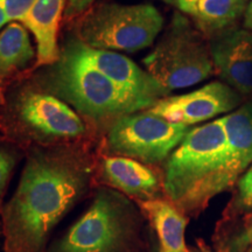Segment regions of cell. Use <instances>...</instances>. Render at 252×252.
<instances>
[{
	"instance_id": "6da1fadb",
	"label": "cell",
	"mask_w": 252,
	"mask_h": 252,
	"mask_svg": "<svg viewBox=\"0 0 252 252\" xmlns=\"http://www.w3.org/2000/svg\"><path fill=\"white\" fill-rule=\"evenodd\" d=\"M91 168L69 152L35 151L2 207L4 252H48L59 223L87 193Z\"/></svg>"
},
{
	"instance_id": "7a4b0ae2",
	"label": "cell",
	"mask_w": 252,
	"mask_h": 252,
	"mask_svg": "<svg viewBox=\"0 0 252 252\" xmlns=\"http://www.w3.org/2000/svg\"><path fill=\"white\" fill-rule=\"evenodd\" d=\"M228 157L222 118L189 130L166 162L163 189L168 200L182 212L203 209L225 190Z\"/></svg>"
},
{
	"instance_id": "3957f363",
	"label": "cell",
	"mask_w": 252,
	"mask_h": 252,
	"mask_svg": "<svg viewBox=\"0 0 252 252\" xmlns=\"http://www.w3.org/2000/svg\"><path fill=\"white\" fill-rule=\"evenodd\" d=\"M141 215L130 198L115 189L100 188L86 213L48 252H134Z\"/></svg>"
},
{
	"instance_id": "277c9868",
	"label": "cell",
	"mask_w": 252,
	"mask_h": 252,
	"mask_svg": "<svg viewBox=\"0 0 252 252\" xmlns=\"http://www.w3.org/2000/svg\"><path fill=\"white\" fill-rule=\"evenodd\" d=\"M50 71L48 81L52 91L89 117H122L150 109L146 103L119 88L88 62L69 41Z\"/></svg>"
},
{
	"instance_id": "5b68a950",
	"label": "cell",
	"mask_w": 252,
	"mask_h": 252,
	"mask_svg": "<svg viewBox=\"0 0 252 252\" xmlns=\"http://www.w3.org/2000/svg\"><path fill=\"white\" fill-rule=\"evenodd\" d=\"M143 62L147 72L168 93L195 86L215 71L204 34L180 13L174 14L156 48Z\"/></svg>"
},
{
	"instance_id": "8992f818",
	"label": "cell",
	"mask_w": 252,
	"mask_h": 252,
	"mask_svg": "<svg viewBox=\"0 0 252 252\" xmlns=\"http://www.w3.org/2000/svg\"><path fill=\"white\" fill-rule=\"evenodd\" d=\"M162 27V15L153 5L105 2L82 18L77 39L94 49L133 53L152 45Z\"/></svg>"
},
{
	"instance_id": "52a82bcc",
	"label": "cell",
	"mask_w": 252,
	"mask_h": 252,
	"mask_svg": "<svg viewBox=\"0 0 252 252\" xmlns=\"http://www.w3.org/2000/svg\"><path fill=\"white\" fill-rule=\"evenodd\" d=\"M188 126L174 124L151 112L130 113L119 117L109 132L112 153L143 162L165 160L181 144Z\"/></svg>"
},
{
	"instance_id": "ba28073f",
	"label": "cell",
	"mask_w": 252,
	"mask_h": 252,
	"mask_svg": "<svg viewBox=\"0 0 252 252\" xmlns=\"http://www.w3.org/2000/svg\"><path fill=\"white\" fill-rule=\"evenodd\" d=\"M241 102L242 94L228 84L212 82L191 93L165 97L147 111L174 124L189 126L232 112Z\"/></svg>"
},
{
	"instance_id": "9c48e42d",
	"label": "cell",
	"mask_w": 252,
	"mask_h": 252,
	"mask_svg": "<svg viewBox=\"0 0 252 252\" xmlns=\"http://www.w3.org/2000/svg\"><path fill=\"white\" fill-rule=\"evenodd\" d=\"M68 41L78 54L83 56L94 67L103 72L119 88L146 103L150 109L169 94L149 72L138 67L126 56L112 50L91 48L77 37H71Z\"/></svg>"
},
{
	"instance_id": "30bf717a",
	"label": "cell",
	"mask_w": 252,
	"mask_h": 252,
	"mask_svg": "<svg viewBox=\"0 0 252 252\" xmlns=\"http://www.w3.org/2000/svg\"><path fill=\"white\" fill-rule=\"evenodd\" d=\"M214 68L241 94H252V32L228 30L210 41Z\"/></svg>"
},
{
	"instance_id": "8fae6325",
	"label": "cell",
	"mask_w": 252,
	"mask_h": 252,
	"mask_svg": "<svg viewBox=\"0 0 252 252\" xmlns=\"http://www.w3.org/2000/svg\"><path fill=\"white\" fill-rule=\"evenodd\" d=\"M19 113L32 128L49 137L75 138L86 131L83 122L74 110L47 94H25L19 102Z\"/></svg>"
},
{
	"instance_id": "7c38bea8",
	"label": "cell",
	"mask_w": 252,
	"mask_h": 252,
	"mask_svg": "<svg viewBox=\"0 0 252 252\" xmlns=\"http://www.w3.org/2000/svg\"><path fill=\"white\" fill-rule=\"evenodd\" d=\"M67 0H34L20 23L33 33L36 41L39 64H54L59 61L58 34Z\"/></svg>"
},
{
	"instance_id": "4fadbf2b",
	"label": "cell",
	"mask_w": 252,
	"mask_h": 252,
	"mask_svg": "<svg viewBox=\"0 0 252 252\" xmlns=\"http://www.w3.org/2000/svg\"><path fill=\"white\" fill-rule=\"evenodd\" d=\"M228 141V166L224 174L225 190L252 163V103L222 117Z\"/></svg>"
},
{
	"instance_id": "5bb4252c",
	"label": "cell",
	"mask_w": 252,
	"mask_h": 252,
	"mask_svg": "<svg viewBox=\"0 0 252 252\" xmlns=\"http://www.w3.org/2000/svg\"><path fill=\"white\" fill-rule=\"evenodd\" d=\"M102 169L104 179L111 187L140 201L153 198L159 188V181L152 169L131 158H106Z\"/></svg>"
},
{
	"instance_id": "9a60e30c",
	"label": "cell",
	"mask_w": 252,
	"mask_h": 252,
	"mask_svg": "<svg viewBox=\"0 0 252 252\" xmlns=\"http://www.w3.org/2000/svg\"><path fill=\"white\" fill-rule=\"evenodd\" d=\"M140 207L156 229L163 252H190L185 237L187 220L174 203L162 198H150L140 201Z\"/></svg>"
},
{
	"instance_id": "2e32d148",
	"label": "cell",
	"mask_w": 252,
	"mask_h": 252,
	"mask_svg": "<svg viewBox=\"0 0 252 252\" xmlns=\"http://www.w3.org/2000/svg\"><path fill=\"white\" fill-rule=\"evenodd\" d=\"M248 0H201L197 2L190 17L198 30L208 35H217L231 30L247 8Z\"/></svg>"
},
{
	"instance_id": "e0dca14e",
	"label": "cell",
	"mask_w": 252,
	"mask_h": 252,
	"mask_svg": "<svg viewBox=\"0 0 252 252\" xmlns=\"http://www.w3.org/2000/svg\"><path fill=\"white\" fill-rule=\"evenodd\" d=\"M35 56L28 30L18 21L8 23L0 32V77L23 70Z\"/></svg>"
},
{
	"instance_id": "ac0fdd59",
	"label": "cell",
	"mask_w": 252,
	"mask_h": 252,
	"mask_svg": "<svg viewBox=\"0 0 252 252\" xmlns=\"http://www.w3.org/2000/svg\"><path fill=\"white\" fill-rule=\"evenodd\" d=\"M17 162V153L4 145H0V206H1L2 197H4L5 190Z\"/></svg>"
},
{
	"instance_id": "d6986e66",
	"label": "cell",
	"mask_w": 252,
	"mask_h": 252,
	"mask_svg": "<svg viewBox=\"0 0 252 252\" xmlns=\"http://www.w3.org/2000/svg\"><path fill=\"white\" fill-rule=\"evenodd\" d=\"M237 204L243 209H252V165L238 180Z\"/></svg>"
},
{
	"instance_id": "ffe728a7",
	"label": "cell",
	"mask_w": 252,
	"mask_h": 252,
	"mask_svg": "<svg viewBox=\"0 0 252 252\" xmlns=\"http://www.w3.org/2000/svg\"><path fill=\"white\" fill-rule=\"evenodd\" d=\"M33 2L34 0H4L8 23L20 21Z\"/></svg>"
},
{
	"instance_id": "44dd1931",
	"label": "cell",
	"mask_w": 252,
	"mask_h": 252,
	"mask_svg": "<svg viewBox=\"0 0 252 252\" xmlns=\"http://www.w3.org/2000/svg\"><path fill=\"white\" fill-rule=\"evenodd\" d=\"M94 0H67V5L64 9L65 20H72V19L80 17V15L87 13Z\"/></svg>"
},
{
	"instance_id": "7402d4cb",
	"label": "cell",
	"mask_w": 252,
	"mask_h": 252,
	"mask_svg": "<svg viewBox=\"0 0 252 252\" xmlns=\"http://www.w3.org/2000/svg\"><path fill=\"white\" fill-rule=\"evenodd\" d=\"M198 1H201V0H175V4L181 12L186 14H190V12L193 11Z\"/></svg>"
},
{
	"instance_id": "603a6c76",
	"label": "cell",
	"mask_w": 252,
	"mask_h": 252,
	"mask_svg": "<svg viewBox=\"0 0 252 252\" xmlns=\"http://www.w3.org/2000/svg\"><path fill=\"white\" fill-rule=\"evenodd\" d=\"M244 27L252 32V0L249 2L244 12Z\"/></svg>"
},
{
	"instance_id": "cb8c5ba5",
	"label": "cell",
	"mask_w": 252,
	"mask_h": 252,
	"mask_svg": "<svg viewBox=\"0 0 252 252\" xmlns=\"http://www.w3.org/2000/svg\"><path fill=\"white\" fill-rule=\"evenodd\" d=\"M251 242H252V225L247 230V231H245V234L238 239L237 244L241 248H243V247H247L248 244H250Z\"/></svg>"
},
{
	"instance_id": "d4e9b609",
	"label": "cell",
	"mask_w": 252,
	"mask_h": 252,
	"mask_svg": "<svg viewBox=\"0 0 252 252\" xmlns=\"http://www.w3.org/2000/svg\"><path fill=\"white\" fill-rule=\"evenodd\" d=\"M7 23H8V18H7V13H6V9H5L4 0H0V28H1L5 24H7Z\"/></svg>"
},
{
	"instance_id": "484cf974",
	"label": "cell",
	"mask_w": 252,
	"mask_h": 252,
	"mask_svg": "<svg viewBox=\"0 0 252 252\" xmlns=\"http://www.w3.org/2000/svg\"><path fill=\"white\" fill-rule=\"evenodd\" d=\"M161 1L168 2V4H175V0H161Z\"/></svg>"
},
{
	"instance_id": "4316f807",
	"label": "cell",
	"mask_w": 252,
	"mask_h": 252,
	"mask_svg": "<svg viewBox=\"0 0 252 252\" xmlns=\"http://www.w3.org/2000/svg\"><path fill=\"white\" fill-rule=\"evenodd\" d=\"M249 252H252V249H251V250H250V251H249Z\"/></svg>"
}]
</instances>
